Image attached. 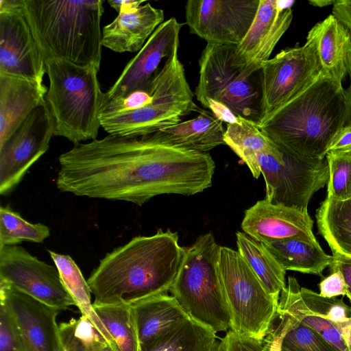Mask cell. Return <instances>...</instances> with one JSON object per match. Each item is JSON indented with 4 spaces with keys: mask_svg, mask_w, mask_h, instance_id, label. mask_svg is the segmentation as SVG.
I'll list each match as a JSON object with an SVG mask.
<instances>
[{
    "mask_svg": "<svg viewBox=\"0 0 351 351\" xmlns=\"http://www.w3.org/2000/svg\"><path fill=\"white\" fill-rule=\"evenodd\" d=\"M58 189L77 196L142 206L162 194L193 195L212 186L208 153L177 149L149 134H108L78 143L59 157Z\"/></svg>",
    "mask_w": 351,
    "mask_h": 351,
    "instance_id": "1",
    "label": "cell"
},
{
    "mask_svg": "<svg viewBox=\"0 0 351 351\" xmlns=\"http://www.w3.org/2000/svg\"><path fill=\"white\" fill-rule=\"evenodd\" d=\"M178 239L176 232L158 229L106 254L87 280L93 304L132 305L167 293L183 255Z\"/></svg>",
    "mask_w": 351,
    "mask_h": 351,
    "instance_id": "2",
    "label": "cell"
},
{
    "mask_svg": "<svg viewBox=\"0 0 351 351\" xmlns=\"http://www.w3.org/2000/svg\"><path fill=\"white\" fill-rule=\"evenodd\" d=\"M346 100L341 83L322 71L304 93L259 127L278 149L295 155L324 159L345 125Z\"/></svg>",
    "mask_w": 351,
    "mask_h": 351,
    "instance_id": "3",
    "label": "cell"
},
{
    "mask_svg": "<svg viewBox=\"0 0 351 351\" xmlns=\"http://www.w3.org/2000/svg\"><path fill=\"white\" fill-rule=\"evenodd\" d=\"M102 0H20L45 63L62 60L98 71Z\"/></svg>",
    "mask_w": 351,
    "mask_h": 351,
    "instance_id": "4",
    "label": "cell"
},
{
    "mask_svg": "<svg viewBox=\"0 0 351 351\" xmlns=\"http://www.w3.org/2000/svg\"><path fill=\"white\" fill-rule=\"evenodd\" d=\"M45 65L49 80L45 101L54 119V135L74 145L96 139L104 96L97 78L99 71L62 60H51Z\"/></svg>",
    "mask_w": 351,
    "mask_h": 351,
    "instance_id": "5",
    "label": "cell"
},
{
    "mask_svg": "<svg viewBox=\"0 0 351 351\" xmlns=\"http://www.w3.org/2000/svg\"><path fill=\"white\" fill-rule=\"evenodd\" d=\"M220 246L211 232L199 236L184 247L180 265L169 292L189 317L214 331H228L230 310L219 269Z\"/></svg>",
    "mask_w": 351,
    "mask_h": 351,
    "instance_id": "6",
    "label": "cell"
},
{
    "mask_svg": "<svg viewBox=\"0 0 351 351\" xmlns=\"http://www.w3.org/2000/svg\"><path fill=\"white\" fill-rule=\"evenodd\" d=\"M151 89V104L130 111L100 115L101 127L109 134L141 136L178 123L191 112L202 110L193 101L178 49L155 76Z\"/></svg>",
    "mask_w": 351,
    "mask_h": 351,
    "instance_id": "7",
    "label": "cell"
},
{
    "mask_svg": "<svg viewBox=\"0 0 351 351\" xmlns=\"http://www.w3.org/2000/svg\"><path fill=\"white\" fill-rule=\"evenodd\" d=\"M219 269L235 334L265 337L278 315L277 302L238 251L220 246Z\"/></svg>",
    "mask_w": 351,
    "mask_h": 351,
    "instance_id": "8",
    "label": "cell"
},
{
    "mask_svg": "<svg viewBox=\"0 0 351 351\" xmlns=\"http://www.w3.org/2000/svg\"><path fill=\"white\" fill-rule=\"evenodd\" d=\"M236 46L207 43L199 60L197 100L205 108L207 99L220 101L237 116L257 125L261 114V84L256 74L247 76L233 62Z\"/></svg>",
    "mask_w": 351,
    "mask_h": 351,
    "instance_id": "9",
    "label": "cell"
},
{
    "mask_svg": "<svg viewBox=\"0 0 351 351\" xmlns=\"http://www.w3.org/2000/svg\"><path fill=\"white\" fill-rule=\"evenodd\" d=\"M322 73L315 43L287 47L264 62L258 71L261 114L258 127L308 89Z\"/></svg>",
    "mask_w": 351,
    "mask_h": 351,
    "instance_id": "10",
    "label": "cell"
},
{
    "mask_svg": "<svg viewBox=\"0 0 351 351\" xmlns=\"http://www.w3.org/2000/svg\"><path fill=\"white\" fill-rule=\"evenodd\" d=\"M279 149L282 161L265 154L257 156L266 184L265 199L272 204L308 210L313 195L327 184L326 159L304 158Z\"/></svg>",
    "mask_w": 351,
    "mask_h": 351,
    "instance_id": "11",
    "label": "cell"
},
{
    "mask_svg": "<svg viewBox=\"0 0 351 351\" xmlns=\"http://www.w3.org/2000/svg\"><path fill=\"white\" fill-rule=\"evenodd\" d=\"M0 280L60 311L76 306L56 266L40 261L21 246L0 247Z\"/></svg>",
    "mask_w": 351,
    "mask_h": 351,
    "instance_id": "12",
    "label": "cell"
},
{
    "mask_svg": "<svg viewBox=\"0 0 351 351\" xmlns=\"http://www.w3.org/2000/svg\"><path fill=\"white\" fill-rule=\"evenodd\" d=\"M55 123L46 101L0 147V194L10 193L49 149Z\"/></svg>",
    "mask_w": 351,
    "mask_h": 351,
    "instance_id": "13",
    "label": "cell"
},
{
    "mask_svg": "<svg viewBox=\"0 0 351 351\" xmlns=\"http://www.w3.org/2000/svg\"><path fill=\"white\" fill-rule=\"evenodd\" d=\"M260 0H189L186 23L207 43L238 46L256 16Z\"/></svg>",
    "mask_w": 351,
    "mask_h": 351,
    "instance_id": "14",
    "label": "cell"
},
{
    "mask_svg": "<svg viewBox=\"0 0 351 351\" xmlns=\"http://www.w3.org/2000/svg\"><path fill=\"white\" fill-rule=\"evenodd\" d=\"M0 72L39 83L46 73L20 0H0Z\"/></svg>",
    "mask_w": 351,
    "mask_h": 351,
    "instance_id": "15",
    "label": "cell"
},
{
    "mask_svg": "<svg viewBox=\"0 0 351 351\" xmlns=\"http://www.w3.org/2000/svg\"><path fill=\"white\" fill-rule=\"evenodd\" d=\"M293 1L260 0L248 32L236 47L233 62L247 76L258 73L269 60L276 45L289 27Z\"/></svg>",
    "mask_w": 351,
    "mask_h": 351,
    "instance_id": "16",
    "label": "cell"
},
{
    "mask_svg": "<svg viewBox=\"0 0 351 351\" xmlns=\"http://www.w3.org/2000/svg\"><path fill=\"white\" fill-rule=\"evenodd\" d=\"M182 25L174 17L161 23L104 93L103 104L125 97L136 90H149L152 80L162 68H159L162 62L178 49Z\"/></svg>",
    "mask_w": 351,
    "mask_h": 351,
    "instance_id": "17",
    "label": "cell"
},
{
    "mask_svg": "<svg viewBox=\"0 0 351 351\" xmlns=\"http://www.w3.org/2000/svg\"><path fill=\"white\" fill-rule=\"evenodd\" d=\"M0 304L7 307L14 319L25 351H62L56 322L60 310L1 280Z\"/></svg>",
    "mask_w": 351,
    "mask_h": 351,
    "instance_id": "18",
    "label": "cell"
},
{
    "mask_svg": "<svg viewBox=\"0 0 351 351\" xmlns=\"http://www.w3.org/2000/svg\"><path fill=\"white\" fill-rule=\"evenodd\" d=\"M241 226L259 243L294 237L317 241L308 210L272 204L265 198L245 211Z\"/></svg>",
    "mask_w": 351,
    "mask_h": 351,
    "instance_id": "19",
    "label": "cell"
},
{
    "mask_svg": "<svg viewBox=\"0 0 351 351\" xmlns=\"http://www.w3.org/2000/svg\"><path fill=\"white\" fill-rule=\"evenodd\" d=\"M47 90L43 83L0 72V147L45 101Z\"/></svg>",
    "mask_w": 351,
    "mask_h": 351,
    "instance_id": "20",
    "label": "cell"
},
{
    "mask_svg": "<svg viewBox=\"0 0 351 351\" xmlns=\"http://www.w3.org/2000/svg\"><path fill=\"white\" fill-rule=\"evenodd\" d=\"M164 22L162 10L149 2L139 8L122 10L102 29V46L118 53L138 52Z\"/></svg>",
    "mask_w": 351,
    "mask_h": 351,
    "instance_id": "21",
    "label": "cell"
},
{
    "mask_svg": "<svg viewBox=\"0 0 351 351\" xmlns=\"http://www.w3.org/2000/svg\"><path fill=\"white\" fill-rule=\"evenodd\" d=\"M307 38L317 47L322 71L342 84L351 79V31L332 14L316 23Z\"/></svg>",
    "mask_w": 351,
    "mask_h": 351,
    "instance_id": "22",
    "label": "cell"
},
{
    "mask_svg": "<svg viewBox=\"0 0 351 351\" xmlns=\"http://www.w3.org/2000/svg\"><path fill=\"white\" fill-rule=\"evenodd\" d=\"M140 350L169 334L191 318L176 299L160 294L131 305Z\"/></svg>",
    "mask_w": 351,
    "mask_h": 351,
    "instance_id": "23",
    "label": "cell"
},
{
    "mask_svg": "<svg viewBox=\"0 0 351 351\" xmlns=\"http://www.w3.org/2000/svg\"><path fill=\"white\" fill-rule=\"evenodd\" d=\"M224 133L222 122L212 112L202 110L195 118L149 134L154 141L164 145L208 153L214 147L225 144Z\"/></svg>",
    "mask_w": 351,
    "mask_h": 351,
    "instance_id": "24",
    "label": "cell"
},
{
    "mask_svg": "<svg viewBox=\"0 0 351 351\" xmlns=\"http://www.w3.org/2000/svg\"><path fill=\"white\" fill-rule=\"evenodd\" d=\"M285 270L323 276L332 262L318 241L310 242L300 238H287L261 243Z\"/></svg>",
    "mask_w": 351,
    "mask_h": 351,
    "instance_id": "25",
    "label": "cell"
},
{
    "mask_svg": "<svg viewBox=\"0 0 351 351\" xmlns=\"http://www.w3.org/2000/svg\"><path fill=\"white\" fill-rule=\"evenodd\" d=\"M224 141L247 165L255 178H258L261 173L257 159L258 154L270 155L278 161L282 160V152L268 139L259 127L241 117L237 123L227 124Z\"/></svg>",
    "mask_w": 351,
    "mask_h": 351,
    "instance_id": "26",
    "label": "cell"
},
{
    "mask_svg": "<svg viewBox=\"0 0 351 351\" xmlns=\"http://www.w3.org/2000/svg\"><path fill=\"white\" fill-rule=\"evenodd\" d=\"M315 216L318 232L332 254L351 259V199L334 200L326 197Z\"/></svg>",
    "mask_w": 351,
    "mask_h": 351,
    "instance_id": "27",
    "label": "cell"
},
{
    "mask_svg": "<svg viewBox=\"0 0 351 351\" xmlns=\"http://www.w3.org/2000/svg\"><path fill=\"white\" fill-rule=\"evenodd\" d=\"M238 252L251 267L269 295L277 302L286 287V271L274 256L247 234L236 233Z\"/></svg>",
    "mask_w": 351,
    "mask_h": 351,
    "instance_id": "28",
    "label": "cell"
},
{
    "mask_svg": "<svg viewBox=\"0 0 351 351\" xmlns=\"http://www.w3.org/2000/svg\"><path fill=\"white\" fill-rule=\"evenodd\" d=\"M48 252L59 271L64 287L73 298L82 315L88 318L110 344L114 345L110 334L94 311L89 285L77 265L69 255L58 254L49 250Z\"/></svg>",
    "mask_w": 351,
    "mask_h": 351,
    "instance_id": "29",
    "label": "cell"
},
{
    "mask_svg": "<svg viewBox=\"0 0 351 351\" xmlns=\"http://www.w3.org/2000/svg\"><path fill=\"white\" fill-rule=\"evenodd\" d=\"M216 333L190 319L140 351H212Z\"/></svg>",
    "mask_w": 351,
    "mask_h": 351,
    "instance_id": "30",
    "label": "cell"
},
{
    "mask_svg": "<svg viewBox=\"0 0 351 351\" xmlns=\"http://www.w3.org/2000/svg\"><path fill=\"white\" fill-rule=\"evenodd\" d=\"M93 306L119 351H140L131 305L93 303Z\"/></svg>",
    "mask_w": 351,
    "mask_h": 351,
    "instance_id": "31",
    "label": "cell"
},
{
    "mask_svg": "<svg viewBox=\"0 0 351 351\" xmlns=\"http://www.w3.org/2000/svg\"><path fill=\"white\" fill-rule=\"evenodd\" d=\"M50 235L48 226L25 220L9 206L0 207V247L21 241L43 243Z\"/></svg>",
    "mask_w": 351,
    "mask_h": 351,
    "instance_id": "32",
    "label": "cell"
},
{
    "mask_svg": "<svg viewBox=\"0 0 351 351\" xmlns=\"http://www.w3.org/2000/svg\"><path fill=\"white\" fill-rule=\"evenodd\" d=\"M59 335L62 351H101L109 343L84 315L60 323Z\"/></svg>",
    "mask_w": 351,
    "mask_h": 351,
    "instance_id": "33",
    "label": "cell"
},
{
    "mask_svg": "<svg viewBox=\"0 0 351 351\" xmlns=\"http://www.w3.org/2000/svg\"><path fill=\"white\" fill-rule=\"evenodd\" d=\"M281 329L280 351H338L308 326L277 315Z\"/></svg>",
    "mask_w": 351,
    "mask_h": 351,
    "instance_id": "34",
    "label": "cell"
},
{
    "mask_svg": "<svg viewBox=\"0 0 351 351\" xmlns=\"http://www.w3.org/2000/svg\"><path fill=\"white\" fill-rule=\"evenodd\" d=\"M328 167L326 198L351 199V152H329L326 155Z\"/></svg>",
    "mask_w": 351,
    "mask_h": 351,
    "instance_id": "35",
    "label": "cell"
},
{
    "mask_svg": "<svg viewBox=\"0 0 351 351\" xmlns=\"http://www.w3.org/2000/svg\"><path fill=\"white\" fill-rule=\"evenodd\" d=\"M281 338V329L274 323L261 339L242 337L229 330L221 339V348L222 351H280Z\"/></svg>",
    "mask_w": 351,
    "mask_h": 351,
    "instance_id": "36",
    "label": "cell"
},
{
    "mask_svg": "<svg viewBox=\"0 0 351 351\" xmlns=\"http://www.w3.org/2000/svg\"><path fill=\"white\" fill-rule=\"evenodd\" d=\"M0 351H25L16 322L2 304H0Z\"/></svg>",
    "mask_w": 351,
    "mask_h": 351,
    "instance_id": "37",
    "label": "cell"
},
{
    "mask_svg": "<svg viewBox=\"0 0 351 351\" xmlns=\"http://www.w3.org/2000/svg\"><path fill=\"white\" fill-rule=\"evenodd\" d=\"M329 271L330 274L324 278L319 284V294L327 298L346 296L348 287L342 272L337 269Z\"/></svg>",
    "mask_w": 351,
    "mask_h": 351,
    "instance_id": "38",
    "label": "cell"
},
{
    "mask_svg": "<svg viewBox=\"0 0 351 351\" xmlns=\"http://www.w3.org/2000/svg\"><path fill=\"white\" fill-rule=\"evenodd\" d=\"M205 108L210 109L213 115L221 122L232 124L236 123L239 121L240 117L237 116L229 107L220 101L207 99Z\"/></svg>",
    "mask_w": 351,
    "mask_h": 351,
    "instance_id": "39",
    "label": "cell"
},
{
    "mask_svg": "<svg viewBox=\"0 0 351 351\" xmlns=\"http://www.w3.org/2000/svg\"><path fill=\"white\" fill-rule=\"evenodd\" d=\"M351 152V122L343 126L334 137L328 152Z\"/></svg>",
    "mask_w": 351,
    "mask_h": 351,
    "instance_id": "40",
    "label": "cell"
},
{
    "mask_svg": "<svg viewBox=\"0 0 351 351\" xmlns=\"http://www.w3.org/2000/svg\"><path fill=\"white\" fill-rule=\"evenodd\" d=\"M333 269H339L343 274L348 287L346 297L350 300L351 304V259L332 254V262L329 267V270Z\"/></svg>",
    "mask_w": 351,
    "mask_h": 351,
    "instance_id": "41",
    "label": "cell"
},
{
    "mask_svg": "<svg viewBox=\"0 0 351 351\" xmlns=\"http://www.w3.org/2000/svg\"><path fill=\"white\" fill-rule=\"evenodd\" d=\"M332 14L351 31V0L335 1Z\"/></svg>",
    "mask_w": 351,
    "mask_h": 351,
    "instance_id": "42",
    "label": "cell"
},
{
    "mask_svg": "<svg viewBox=\"0 0 351 351\" xmlns=\"http://www.w3.org/2000/svg\"><path fill=\"white\" fill-rule=\"evenodd\" d=\"M144 1L138 0H108V3L118 13L122 10H130L139 8Z\"/></svg>",
    "mask_w": 351,
    "mask_h": 351,
    "instance_id": "43",
    "label": "cell"
},
{
    "mask_svg": "<svg viewBox=\"0 0 351 351\" xmlns=\"http://www.w3.org/2000/svg\"><path fill=\"white\" fill-rule=\"evenodd\" d=\"M339 330L345 341L347 350L351 351V316L348 322L340 326Z\"/></svg>",
    "mask_w": 351,
    "mask_h": 351,
    "instance_id": "44",
    "label": "cell"
},
{
    "mask_svg": "<svg viewBox=\"0 0 351 351\" xmlns=\"http://www.w3.org/2000/svg\"><path fill=\"white\" fill-rule=\"evenodd\" d=\"M345 93L346 100V124L347 123L351 122V79L349 86L345 89Z\"/></svg>",
    "mask_w": 351,
    "mask_h": 351,
    "instance_id": "45",
    "label": "cell"
},
{
    "mask_svg": "<svg viewBox=\"0 0 351 351\" xmlns=\"http://www.w3.org/2000/svg\"><path fill=\"white\" fill-rule=\"evenodd\" d=\"M335 1H310L308 3L314 6H318V7H324L330 5H332L335 3Z\"/></svg>",
    "mask_w": 351,
    "mask_h": 351,
    "instance_id": "46",
    "label": "cell"
},
{
    "mask_svg": "<svg viewBox=\"0 0 351 351\" xmlns=\"http://www.w3.org/2000/svg\"><path fill=\"white\" fill-rule=\"evenodd\" d=\"M101 351H119L114 345L108 343Z\"/></svg>",
    "mask_w": 351,
    "mask_h": 351,
    "instance_id": "47",
    "label": "cell"
},
{
    "mask_svg": "<svg viewBox=\"0 0 351 351\" xmlns=\"http://www.w3.org/2000/svg\"><path fill=\"white\" fill-rule=\"evenodd\" d=\"M212 351H222L221 340L217 341Z\"/></svg>",
    "mask_w": 351,
    "mask_h": 351,
    "instance_id": "48",
    "label": "cell"
}]
</instances>
